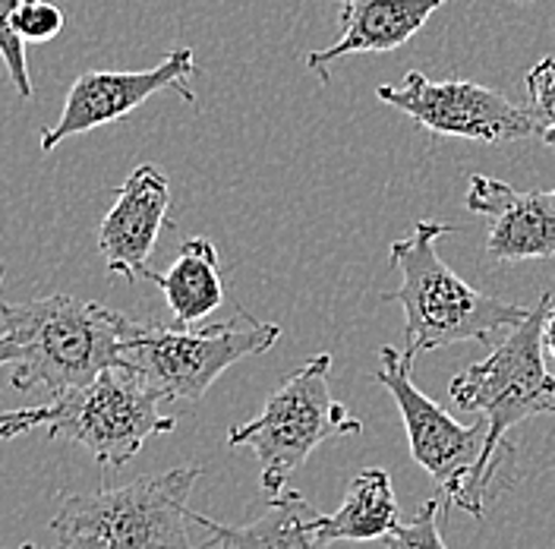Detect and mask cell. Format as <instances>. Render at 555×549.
I'll list each match as a JSON object with an SVG mask.
<instances>
[{
  "label": "cell",
  "instance_id": "13",
  "mask_svg": "<svg viewBox=\"0 0 555 549\" xmlns=\"http://www.w3.org/2000/svg\"><path fill=\"white\" fill-rule=\"evenodd\" d=\"M446 3L449 0H345L341 38L332 48L310 51L304 64L319 76L322 86H328V67L335 61L404 48Z\"/></svg>",
  "mask_w": 555,
  "mask_h": 549
},
{
  "label": "cell",
  "instance_id": "15",
  "mask_svg": "<svg viewBox=\"0 0 555 549\" xmlns=\"http://www.w3.org/2000/svg\"><path fill=\"white\" fill-rule=\"evenodd\" d=\"M155 281L180 325H196L224 304V281L218 272V250L208 238H186L165 274L145 272Z\"/></svg>",
  "mask_w": 555,
  "mask_h": 549
},
{
  "label": "cell",
  "instance_id": "22",
  "mask_svg": "<svg viewBox=\"0 0 555 549\" xmlns=\"http://www.w3.org/2000/svg\"><path fill=\"white\" fill-rule=\"evenodd\" d=\"M16 549H35L33 544H23V547H16Z\"/></svg>",
  "mask_w": 555,
  "mask_h": 549
},
{
  "label": "cell",
  "instance_id": "18",
  "mask_svg": "<svg viewBox=\"0 0 555 549\" xmlns=\"http://www.w3.org/2000/svg\"><path fill=\"white\" fill-rule=\"evenodd\" d=\"M527 86V107L537 120L540 139L555 149V58H543L540 64L524 73Z\"/></svg>",
  "mask_w": 555,
  "mask_h": 549
},
{
  "label": "cell",
  "instance_id": "12",
  "mask_svg": "<svg viewBox=\"0 0 555 549\" xmlns=\"http://www.w3.org/2000/svg\"><path fill=\"white\" fill-rule=\"evenodd\" d=\"M171 183L162 168L139 165L117 187V200L99 225V250L107 274L127 278L130 284L149 272V256L158 243V234L171 228Z\"/></svg>",
  "mask_w": 555,
  "mask_h": 549
},
{
  "label": "cell",
  "instance_id": "9",
  "mask_svg": "<svg viewBox=\"0 0 555 549\" xmlns=\"http://www.w3.org/2000/svg\"><path fill=\"white\" fill-rule=\"evenodd\" d=\"M376 99L436 137L474 139L486 145L540 137L530 107H520L508 95L467 79L433 82L426 73L411 69L401 82L379 86Z\"/></svg>",
  "mask_w": 555,
  "mask_h": 549
},
{
  "label": "cell",
  "instance_id": "1",
  "mask_svg": "<svg viewBox=\"0 0 555 549\" xmlns=\"http://www.w3.org/2000/svg\"><path fill=\"white\" fill-rule=\"evenodd\" d=\"M0 363L13 367L16 392L69 395L104 370L120 367L130 316L69 294H48L26 304H3Z\"/></svg>",
  "mask_w": 555,
  "mask_h": 549
},
{
  "label": "cell",
  "instance_id": "6",
  "mask_svg": "<svg viewBox=\"0 0 555 549\" xmlns=\"http://www.w3.org/2000/svg\"><path fill=\"white\" fill-rule=\"evenodd\" d=\"M328 379L332 354H315L278 385L262 411L228 433L231 448L246 446L256 451L266 496L287 489L294 471L332 436L363 433V423L332 398Z\"/></svg>",
  "mask_w": 555,
  "mask_h": 549
},
{
  "label": "cell",
  "instance_id": "21",
  "mask_svg": "<svg viewBox=\"0 0 555 549\" xmlns=\"http://www.w3.org/2000/svg\"><path fill=\"white\" fill-rule=\"evenodd\" d=\"M512 3H537V0H512Z\"/></svg>",
  "mask_w": 555,
  "mask_h": 549
},
{
  "label": "cell",
  "instance_id": "8",
  "mask_svg": "<svg viewBox=\"0 0 555 549\" xmlns=\"http://www.w3.org/2000/svg\"><path fill=\"white\" fill-rule=\"evenodd\" d=\"M379 360L382 367L373 373V382H379L395 398L414 461L449 496V506L483 518V448L489 436L486 417L464 426L423 388H416L414 357L408 350L385 344L379 347Z\"/></svg>",
  "mask_w": 555,
  "mask_h": 549
},
{
  "label": "cell",
  "instance_id": "11",
  "mask_svg": "<svg viewBox=\"0 0 555 549\" xmlns=\"http://www.w3.org/2000/svg\"><path fill=\"white\" fill-rule=\"evenodd\" d=\"M464 206L489 218L492 263H555V190L520 193L505 180L470 174Z\"/></svg>",
  "mask_w": 555,
  "mask_h": 549
},
{
  "label": "cell",
  "instance_id": "7",
  "mask_svg": "<svg viewBox=\"0 0 555 549\" xmlns=\"http://www.w3.org/2000/svg\"><path fill=\"white\" fill-rule=\"evenodd\" d=\"M281 339V325L237 312L231 322L206 329H165L130 322L124 335L120 367H133L165 401H203L211 382L243 357L269 354Z\"/></svg>",
  "mask_w": 555,
  "mask_h": 549
},
{
  "label": "cell",
  "instance_id": "20",
  "mask_svg": "<svg viewBox=\"0 0 555 549\" xmlns=\"http://www.w3.org/2000/svg\"><path fill=\"white\" fill-rule=\"evenodd\" d=\"M543 342H546V354L555 360V304L546 312V322H543Z\"/></svg>",
  "mask_w": 555,
  "mask_h": 549
},
{
  "label": "cell",
  "instance_id": "3",
  "mask_svg": "<svg viewBox=\"0 0 555 549\" xmlns=\"http://www.w3.org/2000/svg\"><path fill=\"white\" fill-rule=\"evenodd\" d=\"M162 392L133 367H111L89 385L51 398L48 405L7 411L0 417L3 439L48 430L51 439L76 443L107 471L130 464L152 436L177 430V420L158 411Z\"/></svg>",
  "mask_w": 555,
  "mask_h": 549
},
{
  "label": "cell",
  "instance_id": "5",
  "mask_svg": "<svg viewBox=\"0 0 555 549\" xmlns=\"http://www.w3.org/2000/svg\"><path fill=\"white\" fill-rule=\"evenodd\" d=\"M199 468H173L155 477L64 496L51 531L57 549H193L190 493Z\"/></svg>",
  "mask_w": 555,
  "mask_h": 549
},
{
  "label": "cell",
  "instance_id": "14",
  "mask_svg": "<svg viewBox=\"0 0 555 549\" xmlns=\"http://www.w3.org/2000/svg\"><path fill=\"white\" fill-rule=\"evenodd\" d=\"M193 524L206 531V549H328L319 531V512L297 493L281 489L266 509L243 524H218L193 512Z\"/></svg>",
  "mask_w": 555,
  "mask_h": 549
},
{
  "label": "cell",
  "instance_id": "2",
  "mask_svg": "<svg viewBox=\"0 0 555 549\" xmlns=\"http://www.w3.org/2000/svg\"><path fill=\"white\" fill-rule=\"evenodd\" d=\"M451 231L449 221L420 218L414 231L388 250L391 269L401 272V288L385 291L382 301L404 309V350L414 360L457 342L489 344L492 335L515 329L530 312V307L483 294L451 269L436 250L439 238H449Z\"/></svg>",
  "mask_w": 555,
  "mask_h": 549
},
{
  "label": "cell",
  "instance_id": "16",
  "mask_svg": "<svg viewBox=\"0 0 555 549\" xmlns=\"http://www.w3.org/2000/svg\"><path fill=\"white\" fill-rule=\"evenodd\" d=\"M398 502L391 477L382 468L360 471L345 493V502L332 515H319V531L328 544L335 540H353L370 544L382 540L398 527Z\"/></svg>",
  "mask_w": 555,
  "mask_h": 549
},
{
  "label": "cell",
  "instance_id": "19",
  "mask_svg": "<svg viewBox=\"0 0 555 549\" xmlns=\"http://www.w3.org/2000/svg\"><path fill=\"white\" fill-rule=\"evenodd\" d=\"M439 518H442V506L439 499H426L420 502L416 515L404 524H398L388 537H382L385 549H449L439 531Z\"/></svg>",
  "mask_w": 555,
  "mask_h": 549
},
{
  "label": "cell",
  "instance_id": "17",
  "mask_svg": "<svg viewBox=\"0 0 555 549\" xmlns=\"http://www.w3.org/2000/svg\"><path fill=\"white\" fill-rule=\"evenodd\" d=\"M64 33V10L51 0H0V51L20 99H33V76L23 44H44Z\"/></svg>",
  "mask_w": 555,
  "mask_h": 549
},
{
  "label": "cell",
  "instance_id": "4",
  "mask_svg": "<svg viewBox=\"0 0 555 549\" xmlns=\"http://www.w3.org/2000/svg\"><path fill=\"white\" fill-rule=\"evenodd\" d=\"M553 307V294L543 291L527 319L508 329V339L492 354L451 376L449 395L454 408L480 411L489 423L483 448V493L505 458H515V446L505 439L508 430L530 417L555 413V376L546 367L543 322Z\"/></svg>",
  "mask_w": 555,
  "mask_h": 549
},
{
  "label": "cell",
  "instance_id": "10",
  "mask_svg": "<svg viewBox=\"0 0 555 549\" xmlns=\"http://www.w3.org/2000/svg\"><path fill=\"white\" fill-rule=\"evenodd\" d=\"M193 76L196 54L190 48H173L149 69H86L73 79L57 124L41 130V152H51L64 139L82 137L95 127L127 117L158 92H177L186 104H199Z\"/></svg>",
  "mask_w": 555,
  "mask_h": 549
}]
</instances>
